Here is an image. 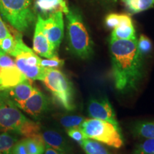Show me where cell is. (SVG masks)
<instances>
[{
    "label": "cell",
    "instance_id": "5",
    "mask_svg": "<svg viewBox=\"0 0 154 154\" xmlns=\"http://www.w3.org/2000/svg\"><path fill=\"white\" fill-rule=\"evenodd\" d=\"M32 0H0V14L18 32H26L34 21Z\"/></svg>",
    "mask_w": 154,
    "mask_h": 154
},
{
    "label": "cell",
    "instance_id": "28",
    "mask_svg": "<svg viewBox=\"0 0 154 154\" xmlns=\"http://www.w3.org/2000/svg\"><path fill=\"white\" fill-rule=\"evenodd\" d=\"M67 134L70 136L72 139L78 142L81 144L84 140L87 139V136H86L84 131L80 127H76V128H72L67 129Z\"/></svg>",
    "mask_w": 154,
    "mask_h": 154
},
{
    "label": "cell",
    "instance_id": "18",
    "mask_svg": "<svg viewBox=\"0 0 154 154\" xmlns=\"http://www.w3.org/2000/svg\"><path fill=\"white\" fill-rule=\"evenodd\" d=\"M131 12L136 14L154 7V0H123Z\"/></svg>",
    "mask_w": 154,
    "mask_h": 154
},
{
    "label": "cell",
    "instance_id": "15",
    "mask_svg": "<svg viewBox=\"0 0 154 154\" xmlns=\"http://www.w3.org/2000/svg\"><path fill=\"white\" fill-rule=\"evenodd\" d=\"M41 136L46 145H48L62 153L66 152V143L63 137L59 133L54 131H47L41 134Z\"/></svg>",
    "mask_w": 154,
    "mask_h": 154
},
{
    "label": "cell",
    "instance_id": "22",
    "mask_svg": "<svg viewBox=\"0 0 154 154\" xmlns=\"http://www.w3.org/2000/svg\"><path fill=\"white\" fill-rule=\"evenodd\" d=\"M17 141L16 136L9 133L0 134V154H11V149Z\"/></svg>",
    "mask_w": 154,
    "mask_h": 154
},
{
    "label": "cell",
    "instance_id": "24",
    "mask_svg": "<svg viewBox=\"0 0 154 154\" xmlns=\"http://www.w3.org/2000/svg\"><path fill=\"white\" fill-rule=\"evenodd\" d=\"M84 121V119L79 116H66L61 117L60 123L63 126L68 129V128L80 127Z\"/></svg>",
    "mask_w": 154,
    "mask_h": 154
},
{
    "label": "cell",
    "instance_id": "11",
    "mask_svg": "<svg viewBox=\"0 0 154 154\" xmlns=\"http://www.w3.org/2000/svg\"><path fill=\"white\" fill-rule=\"evenodd\" d=\"M26 79L15 62L0 66V91L14 87Z\"/></svg>",
    "mask_w": 154,
    "mask_h": 154
},
{
    "label": "cell",
    "instance_id": "31",
    "mask_svg": "<svg viewBox=\"0 0 154 154\" xmlns=\"http://www.w3.org/2000/svg\"><path fill=\"white\" fill-rule=\"evenodd\" d=\"M45 154H63L61 152H59L57 150H56L53 148L50 147L48 145H46L45 144Z\"/></svg>",
    "mask_w": 154,
    "mask_h": 154
},
{
    "label": "cell",
    "instance_id": "26",
    "mask_svg": "<svg viewBox=\"0 0 154 154\" xmlns=\"http://www.w3.org/2000/svg\"><path fill=\"white\" fill-rule=\"evenodd\" d=\"M137 45L140 53L143 56L151 52L152 49V42L147 36L141 34L139 39L137 40Z\"/></svg>",
    "mask_w": 154,
    "mask_h": 154
},
{
    "label": "cell",
    "instance_id": "20",
    "mask_svg": "<svg viewBox=\"0 0 154 154\" xmlns=\"http://www.w3.org/2000/svg\"><path fill=\"white\" fill-rule=\"evenodd\" d=\"M80 145L86 154H112L104 146L95 140L87 138Z\"/></svg>",
    "mask_w": 154,
    "mask_h": 154
},
{
    "label": "cell",
    "instance_id": "8",
    "mask_svg": "<svg viewBox=\"0 0 154 154\" xmlns=\"http://www.w3.org/2000/svg\"><path fill=\"white\" fill-rule=\"evenodd\" d=\"M63 18L61 11L51 13L44 20V33L50 43L57 51L63 36Z\"/></svg>",
    "mask_w": 154,
    "mask_h": 154
},
{
    "label": "cell",
    "instance_id": "25",
    "mask_svg": "<svg viewBox=\"0 0 154 154\" xmlns=\"http://www.w3.org/2000/svg\"><path fill=\"white\" fill-rule=\"evenodd\" d=\"M133 154H154V138H148L138 145Z\"/></svg>",
    "mask_w": 154,
    "mask_h": 154
},
{
    "label": "cell",
    "instance_id": "4",
    "mask_svg": "<svg viewBox=\"0 0 154 154\" xmlns=\"http://www.w3.org/2000/svg\"><path fill=\"white\" fill-rule=\"evenodd\" d=\"M54 99L67 111H74V89L72 82L58 69L46 68V76L43 81Z\"/></svg>",
    "mask_w": 154,
    "mask_h": 154
},
{
    "label": "cell",
    "instance_id": "9",
    "mask_svg": "<svg viewBox=\"0 0 154 154\" xmlns=\"http://www.w3.org/2000/svg\"><path fill=\"white\" fill-rule=\"evenodd\" d=\"M44 20L41 15H38L33 38V50L42 57L51 59L57 56V51L44 33Z\"/></svg>",
    "mask_w": 154,
    "mask_h": 154
},
{
    "label": "cell",
    "instance_id": "1",
    "mask_svg": "<svg viewBox=\"0 0 154 154\" xmlns=\"http://www.w3.org/2000/svg\"><path fill=\"white\" fill-rule=\"evenodd\" d=\"M111 73L116 89L121 93L136 90L143 76L142 55L137 38L111 39Z\"/></svg>",
    "mask_w": 154,
    "mask_h": 154
},
{
    "label": "cell",
    "instance_id": "30",
    "mask_svg": "<svg viewBox=\"0 0 154 154\" xmlns=\"http://www.w3.org/2000/svg\"><path fill=\"white\" fill-rule=\"evenodd\" d=\"M10 32L8 29H7V26H6L5 22H3L2 17H0V42L4 38L10 35Z\"/></svg>",
    "mask_w": 154,
    "mask_h": 154
},
{
    "label": "cell",
    "instance_id": "27",
    "mask_svg": "<svg viewBox=\"0 0 154 154\" xmlns=\"http://www.w3.org/2000/svg\"><path fill=\"white\" fill-rule=\"evenodd\" d=\"M40 63L42 66L44 68H49V69H59L61 68L64 64V61L62 59H60L58 56L51 58V59H42L40 60Z\"/></svg>",
    "mask_w": 154,
    "mask_h": 154
},
{
    "label": "cell",
    "instance_id": "2",
    "mask_svg": "<svg viewBox=\"0 0 154 154\" xmlns=\"http://www.w3.org/2000/svg\"><path fill=\"white\" fill-rule=\"evenodd\" d=\"M39 131V125L23 114L7 90L0 91V132H15L25 137H33Z\"/></svg>",
    "mask_w": 154,
    "mask_h": 154
},
{
    "label": "cell",
    "instance_id": "23",
    "mask_svg": "<svg viewBox=\"0 0 154 154\" xmlns=\"http://www.w3.org/2000/svg\"><path fill=\"white\" fill-rule=\"evenodd\" d=\"M0 48L9 55L15 57L17 49V38L15 34H11L2 40L0 42Z\"/></svg>",
    "mask_w": 154,
    "mask_h": 154
},
{
    "label": "cell",
    "instance_id": "7",
    "mask_svg": "<svg viewBox=\"0 0 154 154\" xmlns=\"http://www.w3.org/2000/svg\"><path fill=\"white\" fill-rule=\"evenodd\" d=\"M40 59L29 49L15 57L14 62L20 72L30 80L43 82L46 76V68L42 66Z\"/></svg>",
    "mask_w": 154,
    "mask_h": 154
},
{
    "label": "cell",
    "instance_id": "13",
    "mask_svg": "<svg viewBox=\"0 0 154 154\" xmlns=\"http://www.w3.org/2000/svg\"><path fill=\"white\" fill-rule=\"evenodd\" d=\"M6 90L11 99L19 108L36 91V88L34 87L30 79H26L14 87Z\"/></svg>",
    "mask_w": 154,
    "mask_h": 154
},
{
    "label": "cell",
    "instance_id": "10",
    "mask_svg": "<svg viewBox=\"0 0 154 154\" xmlns=\"http://www.w3.org/2000/svg\"><path fill=\"white\" fill-rule=\"evenodd\" d=\"M87 109L91 118L106 121L119 127L112 106L106 98L91 99L88 101Z\"/></svg>",
    "mask_w": 154,
    "mask_h": 154
},
{
    "label": "cell",
    "instance_id": "6",
    "mask_svg": "<svg viewBox=\"0 0 154 154\" xmlns=\"http://www.w3.org/2000/svg\"><path fill=\"white\" fill-rule=\"evenodd\" d=\"M80 128L88 138L116 149L124 145L120 128L106 121L93 118L84 119Z\"/></svg>",
    "mask_w": 154,
    "mask_h": 154
},
{
    "label": "cell",
    "instance_id": "29",
    "mask_svg": "<svg viewBox=\"0 0 154 154\" xmlns=\"http://www.w3.org/2000/svg\"><path fill=\"white\" fill-rule=\"evenodd\" d=\"M11 154H29L24 139L17 140L11 149Z\"/></svg>",
    "mask_w": 154,
    "mask_h": 154
},
{
    "label": "cell",
    "instance_id": "16",
    "mask_svg": "<svg viewBox=\"0 0 154 154\" xmlns=\"http://www.w3.org/2000/svg\"><path fill=\"white\" fill-rule=\"evenodd\" d=\"M136 38V30L133 23L114 28L111 36V39L130 40Z\"/></svg>",
    "mask_w": 154,
    "mask_h": 154
},
{
    "label": "cell",
    "instance_id": "12",
    "mask_svg": "<svg viewBox=\"0 0 154 154\" xmlns=\"http://www.w3.org/2000/svg\"><path fill=\"white\" fill-rule=\"evenodd\" d=\"M49 102L46 95L36 88V91L19 107L28 114L37 117L48 110Z\"/></svg>",
    "mask_w": 154,
    "mask_h": 154
},
{
    "label": "cell",
    "instance_id": "32",
    "mask_svg": "<svg viewBox=\"0 0 154 154\" xmlns=\"http://www.w3.org/2000/svg\"><path fill=\"white\" fill-rule=\"evenodd\" d=\"M109 2H116V0H107Z\"/></svg>",
    "mask_w": 154,
    "mask_h": 154
},
{
    "label": "cell",
    "instance_id": "3",
    "mask_svg": "<svg viewBox=\"0 0 154 154\" xmlns=\"http://www.w3.org/2000/svg\"><path fill=\"white\" fill-rule=\"evenodd\" d=\"M67 19V37L72 53L82 59H88L93 54L92 42L81 15L69 10Z\"/></svg>",
    "mask_w": 154,
    "mask_h": 154
},
{
    "label": "cell",
    "instance_id": "21",
    "mask_svg": "<svg viewBox=\"0 0 154 154\" xmlns=\"http://www.w3.org/2000/svg\"><path fill=\"white\" fill-rule=\"evenodd\" d=\"M106 25L110 29H113L121 25L131 24V18L127 14H110L105 19Z\"/></svg>",
    "mask_w": 154,
    "mask_h": 154
},
{
    "label": "cell",
    "instance_id": "19",
    "mask_svg": "<svg viewBox=\"0 0 154 154\" xmlns=\"http://www.w3.org/2000/svg\"><path fill=\"white\" fill-rule=\"evenodd\" d=\"M133 134L142 138H154V121L137 123L134 127Z\"/></svg>",
    "mask_w": 154,
    "mask_h": 154
},
{
    "label": "cell",
    "instance_id": "17",
    "mask_svg": "<svg viewBox=\"0 0 154 154\" xmlns=\"http://www.w3.org/2000/svg\"><path fill=\"white\" fill-rule=\"evenodd\" d=\"M24 140L29 154H43L45 151V143L40 134L33 137H25Z\"/></svg>",
    "mask_w": 154,
    "mask_h": 154
},
{
    "label": "cell",
    "instance_id": "14",
    "mask_svg": "<svg viewBox=\"0 0 154 154\" xmlns=\"http://www.w3.org/2000/svg\"><path fill=\"white\" fill-rule=\"evenodd\" d=\"M36 6L43 12L61 11L66 14L69 11L65 0H36Z\"/></svg>",
    "mask_w": 154,
    "mask_h": 154
}]
</instances>
